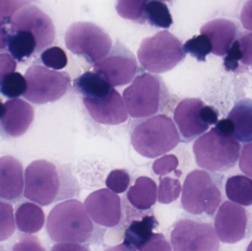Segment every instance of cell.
I'll return each mask as SVG.
<instances>
[{"label":"cell","instance_id":"6da1fadb","mask_svg":"<svg viewBox=\"0 0 252 251\" xmlns=\"http://www.w3.org/2000/svg\"><path fill=\"white\" fill-rule=\"evenodd\" d=\"M79 188L69 169L46 160L32 162L25 173L24 196L41 206L78 195Z\"/></svg>","mask_w":252,"mask_h":251},{"label":"cell","instance_id":"7a4b0ae2","mask_svg":"<svg viewBox=\"0 0 252 251\" xmlns=\"http://www.w3.org/2000/svg\"><path fill=\"white\" fill-rule=\"evenodd\" d=\"M94 228L83 203L74 199L56 205L47 218V234L58 243L78 244L90 242Z\"/></svg>","mask_w":252,"mask_h":251},{"label":"cell","instance_id":"3957f363","mask_svg":"<svg viewBox=\"0 0 252 251\" xmlns=\"http://www.w3.org/2000/svg\"><path fill=\"white\" fill-rule=\"evenodd\" d=\"M130 139L139 154L154 159L174 149L181 137L173 119L158 114L139 120L132 129Z\"/></svg>","mask_w":252,"mask_h":251},{"label":"cell","instance_id":"277c9868","mask_svg":"<svg viewBox=\"0 0 252 251\" xmlns=\"http://www.w3.org/2000/svg\"><path fill=\"white\" fill-rule=\"evenodd\" d=\"M241 145L233 135L224 134L217 128L198 137L193 153L198 167L210 172H226L236 165Z\"/></svg>","mask_w":252,"mask_h":251},{"label":"cell","instance_id":"5b68a950","mask_svg":"<svg viewBox=\"0 0 252 251\" xmlns=\"http://www.w3.org/2000/svg\"><path fill=\"white\" fill-rule=\"evenodd\" d=\"M167 95L162 79L149 73L136 77L123 94L127 112L135 119L150 117L161 112Z\"/></svg>","mask_w":252,"mask_h":251},{"label":"cell","instance_id":"8992f818","mask_svg":"<svg viewBox=\"0 0 252 251\" xmlns=\"http://www.w3.org/2000/svg\"><path fill=\"white\" fill-rule=\"evenodd\" d=\"M139 63L148 72H168L185 59L186 53L179 38L167 30L145 38L137 52Z\"/></svg>","mask_w":252,"mask_h":251},{"label":"cell","instance_id":"52a82bcc","mask_svg":"<svg viewBox=\"0 0 252 251\" xmlns=\"http://www.w3.org/2000/svg\"><path fill=\"white\" fill-rule=\"evenodd\" d=\"M221 192L210 173L195 169L185 178L182 189V206L188 213L213 216L221 203Z\"/></svg>","mask_w":252,"mask_h":251},{"label":"cell","instance_id":"ba28073f","mask_svg":"<svg viewBox=\"0 0 252 251\" xmlns=\"http://www.w3.org/2000/svg\"><path fill=\"white\" fill-rule=\"evenodd\" d=\"M66 47L69 51L83 56L89 63H95L110 52V36L95 24L79 22L72 24L65 35Z\"/></svg>","mask_w":252,"mask_h":251},{"label":"cell","instance_id":"9c48e42d","mask_svg":"<svg viewBox=\"0 0 252 251\" xmlns=\"http://www.w3.org/2000/svg\"><path fill=\"white\" fill-rule=\"evenodd\" d=\"M27 89L24 97L35 104H44L59 100L66 94L71 85L66 72L52 70L45 66L33 65L25 75Z\"/></svg>","mask_w":252,"mask_h":251},{"label":"cell","instance_id":"30bf717a","mask_svg":"<svg viewBox=\"0 0 252 251\" xmlns=\"http://www.w3.org/2000/svg\"><path fill=\"white\" fill-rule=\"evenodd\" d=\"M170 241L175 251H216L220 249L217 234L212 225L193 220L178 221Z\"/></svg>","mask_w":252,"mask_h":251},{"label":"cell","instance_id":"8fae6325","mask_svg":"<svg viewBox=\"0 0 252 251\" xmlns=\"http://www.w3.org/2000/svg\"><path fill=\"white\" fill-rule=\"evenodd\" d=\"M94 71L103 75L112 86H121L134 78L137 61L133 53L118 41L103 58L94 63Z\"/></svg>","mask_w":252,"mask_h":251},{"label":"cell","instance_id":"7c38bea8","mask_svg":"<svg viewBox=\"0 0 252 251\" xmlns=\"http://www.w3.org/2000/svg\"><path fill=\"white\" fill-rule=\"evenodd\" d=\"M10 32L28 30L33 33L37 42V53L53 44L56 31L48 15L35 5L19 9L10 19Z\"/></svg>","mask_w":252,"mask_h":251},{"label":"cell","instance_id":"4fadbf2b","mask_svg":"<svg viewBox=\"0 0 252 251\" xmlns=\"http://www.w3.org/2000/svg\"><path fill=\"white\" fill-rule=\"evenodd\" d=\"M84 204L91 219L101 226L113 228L121 222V197L109 189L93 192L87 197Z\"/></svg>","mask_w":252,"mask_h":251},{"label":"cell","instance_id":"5bb4252c","mask_svg":"<svg viewBox=\"0 0 252 251\" xmlns=\"http://www.w3.org/2000/svg\"><path fill=\"white\" fill-rule=\"evenodd\" d=\"M247 211L234 202L225 201L219 208L215 219V229L219 240L224 243H238L245 237Z\"/></svg>","mask_w":252,"mask_h":251},{"label":"cell","instance_id":"9a60e30c","mask_svg":"<svg viewBox=\"0 0 252 251\" xmlns=\"http://www.w3.org/2000/svg\"><path fill=\"white\" fill-rule=\"evenodd\" d=\"M83 102L92 118L98 123L120 125L124 123L128 118L124 98L115 88L103 97H84Z\"/></svg>","mask_w":252,"mask_h":251},{"label":"cell","instance_id":"2e32d148","mask_svg":"<svg viewBox=\"0 0 252 251\" xmlns=\"http://www.w3.org/2000/svg\"><path fill=\"white\" fill-rule=\"evenodd\" d=\"M204 105L200 99L187 98L182 100L175 109L173 117L184 142L195 139L210 128L202 117L201 109Z\"/></svg>","mask_w":252,"mask_h":251},{"label":"cell","instance_id":"e0dca14e","mask_svg":"<svg viewBox=\"0 0 252 251\" xmlns=\"http://www.w3.org/2000/svg\"><path fill=\"white\" fill-rule=\"evenodd\" d=\"M5 109L0 119V133L10 137L25 134L34 119V110L25 100L13 98L4 103Z\"/></svg>","mask_w":252,"mask_h":251},{"label":"cell","instance_id":"ac0fdd59","mask_svg":"<svg viewBox=\"0 0 252 251\" xmlns=\"http://www.w3.org/2000/svg\"><path fill=\"white\" fill-rule=\"evenodd\" d=\"M24 182L22 164L12 156L0 158V200H19L23 193Z\"/></svg>","mask_w":252,"mask_h":251},{"label":"cell","instance_id":"d6986e66","mask_svg":"<svg viewBox=\"0 0 252 251\" xmlns=\"http://www.w3.org/2000/svg\"><path fill=\"white\" fill-rule=\"evenodd\" d=\"M158 223L154 215H145L141 220L133 221L126 230L124 250L147 251L158 234L154 230Z\"/></svg>","mask_w":252,"mask_h":251},{"label":"cell","instance_id":"ffe728a7","mask_svg":"<svg viewBox=\"0 0 252 251\" xmlns=\"http://www.w3.org/2000/svg\"><path fill=\"white\" fill-rule=\"evenodd\" d=\"M201 34L207 35L212 44V53L218 56L226 55L237 35V27L232 21L218 19L206 23Z\"/></svg>","mask_w":252,"mask_h":251},{"label":"cell","instance_id":"44dd1931","mask_svg":"<svg viewBox=\"0 0 252 251\" xmlns=\"http://www.w3.org/2000/svg\"><path fill=\"white\" fill-rule=\"evenodd\" d=\"M228 118L234 125L233 136L243 143L252 141V100L244 99L235 103Z\"/></svg>","mask_w":252,"mask_h":251},{"label":"cell","instance_id":"7402d4cb","mask_svg":"<svg viewBox=\"0 0 252 251\" xmlns=\"http://www.w3.org/2000/svg\"><path fill=\"white\" fill-rule=\"evenodd\" d=\"M157 186L152 178L139 177L134 185L129 189L127 198L129 203L139 210L151 209L157 200Z\"/></svg>","mask_w":252,"mask_h":251},{"label":"cell","instance_id":"603a6c76","mask_svg":"<svg viewBox=\"0 0 252 251\" xmlns=\"http://www.w3.org/2000/svg\"><path fill=\"white\" fill-rule=\"evenodd\" d=\"M15 219L16 226L21 232L35 234L44 226L45 215L40 206L26 202L16 209Z\"/></svg>","mask_w":252,"mask_h":251},{"label":"cell","instance_id":"cb8c5ba5","mask_svg":"<svg viewBox=\"0 0 252 251\" xmlns=\"http://www.w3.org/2000/svg\"><path fill=\"white\" fill-rule=\"evenodd\" d=\"M75 86L84 97L90 98L103 97L114 88L103 75L94 71L85 72L78 77L75 80Z\"/></svg>","mask_w":252,"mask_h":251},{"label":"cell","instance_id":"d4e9b609","mask_svg":"<svg viewBox=\"0 0 252 251\" xmlns=\"http://www.w3.org/2000/svg\"><path fill=\"white\" fill-rule=\"evenodd\" d=\"M7 48L17 61L22 62L37 53V42L33 33L28 30L9 32Z\"/></svg>","mask_w":252,"mask_h":251},{"label":"cell","instance_id":"484cf974","mask_svg":"<svg viewBox=\"0 0 252 251\" xmlns=\"http://www.w3.org/2000/svg\"><path fill=\"white\" fill-rule=\"evenodd\" d=\"M226 197L241 206L252 205V179L238 175L228 178L226 183Z\"/></svg>","mask_w":252,"mask_h":251},{"label":"cell","instance_id":"4316f807","mask_svg":"<svg viewBox=\"0 0 252 251\" xmlns=\"http://www.w3.org/2000/svg\"><path fill=\"white\" fill-rule=\"evenodd\" d=\"M144 20L156 28L168 29L173 18L167 4L158 0H150L144 11Z\"/></svg>","mask_w":252,"mask_h":251},{"label":"cell","instance_id":"83f0119b","mask_svg":"<svg viewBox=\"0 0 252 251\" xmlns=\"http://www.w3.org/2000/svg\"><path fill=\"white\" fill-rule=\"evenodd\" d=\"M150 0H118L116 10L119 16L127 20L143 24L144 11Z\"/></svg>","mask_w":252,"mask_h":251},{"label":"cell","instance_id":"f1b7e54d","mask_svg":"<svg viewBox=\"0 0 252 251\" xmlns=\"http://www.w3.org/2000/svg\"><path fill=\"white\" fill-rule=\"evenodd\" d=\"M27 81L19 72H12L0 80V93L8 98H18L25 94Z\"/></svg>","mask_w":252,"mask_h":251},{"label":"cell","instance_id":"f546056e","mask_svg":"<svg viewBox=\"0 0 252 251\" xmlns=\"http://www.w3.org/2000/svg\"><path fill=\"white\" fill-rule=\"evenodd\" d=\"M185 53H189L198 61L204 62L206 57L212 53V44L207 35L201 34L188 40L183 46Z\"/></svg>","mask_w":252,"mask_h":251},{"label":"cell","instance_id":"4dcf8cb0","mask_svg":"<svg viewBox=\"0 0 252 251\" xmlns=\"http://www.w3.org/2000/svg\"><path fill=\"white\" fill-rule=\"evenodd\" d=\"M182 193V185L179 179L165 177L160 178L157 198L162 204H170L177 200Z\"/></svg>","mask_w":252,"mask_h":251},{"label":"cell","instance_id":"1f68e13d","mask_svg":"<svg viewBox=\"0 0 252 251\" xmlns=\"http://www.w3.org/2000/svg\"><path fill=\"white\" fill-rule=\"evenodd\" d=\"M16 231L13 206L0 200V242L8 240Z\"/></svg>","mask_w":252,"mask_h":251},{"label":"cell","instance_id":"d6a6232c","mask_svg":"<svg viewBox=\"0 0 252 251\" xmlns=\"http://www.w3.org/2000/svg\"><path fill=\"white\" fill-rule=\"evenodd\" d=\"M41 59L47 67L61 70L66 67L68 63L66 53L59 47H52L41 53Z\"/></svg>","mask_w":252,"mask_h":251},{"label":"cell","instance_id":"836d02e7","mask_svg":"<svg viewBox=\"0 0 252 251\" xmlns=\"http://www.w3.org/2000/svg\"><path fill=\"white\" fill-rule=\"evenodd\" d=\"M130 177L125 169L112 170L107 176L106 185L109 190L116 194L125 193L130 185Z\"/></svg>","mask_w":252,"mask_h":251},{"label":"cell","instance_id":"e575fe53","mask_svg":"<svg viewBox=\"0 0 252 251\" xmlns=\"http://www.w3.org/2000/svg\"><path fill=\"white\" fill-rule=\"evenodd\" d=\"M179 164V159L175 155H165L154 162L153 171L157 175L163 176L176 170Z\"/></svg>","mask_w":252,"mask_h":251},{"label":"cell","instance_id":"d590c367","mask_svg":"<svg viewBox=\"0 0 252 251\" xmlns=\"http://www.w3.org/2000/svg\"><path fill=\"white\" fill-rule=\"evenodd\" d=\"M35 0H0V16L10 19L19 9L28 5Z\"/></svg>","mask_w":252,"mask_h":251},{"label":"cell","instance_id":"8d00e7d4","mask_svg":"<svg viewBox=\"0 0 252 251\" xmlns=\"http://www.w3.org/2000/svg\"><path fill=\"white\" fill-rule=\"evenodd\" d=\"M240 61L241 62V52L238 40H236L234 41L232 47L226 53V56L223 60V66L226 71L235 72L239 66Z\"/></svg>","mask_w":252,"mask_h":251},{"label":"cell","instance_id":"74e56055","mask_svg":"<svg viewBox=\"0 0 252 251\" xmlns=\"http://www.w3.org/2000/svg\"><path fill=\"white\" fill-rule=\"evenodd\" d=\"M238 40L241 52V62L246 66H252V32L244 34Z\"/></svg>","mask_w":252,"mask_h":251},{"label":"cell","instance_id":"f35d334b","mask_svg":"<svg viewBox=\"0 0 252 251\" xmlns=\"http://www.w3.org/2000/svg\"><path fill=\"white\" fill-rule=\"evenodd\" d=\"M240 169L252 178V141L243 147L239 159Z\"/></svg>","mask_w":252,"mask_h":251},{"label":"cell","instance_id":"ab89813d","mask_svg":"<svg viewBox=\"0 0 252 251\" xmlns=\"http://www.w3.org/2000/svg\"><path fill=\"white\" fill-rule=\"evenodd\" d=\"M16 69V59L7 53L0 54V80Z\"/></svg>","mask_w":252,"mask_h":251},{"label":"cell","instance_id":"60d3db41","mask_svg":"<svg viewBox=\"0 0 252 251\" xmlns=\"http://www.w3.org/2000/svg\"><path fill=\"white\" fill-rule=\"evenodd\" d=\"M243 26L248 30H252V0L246 1L241 14Z\"/></svg>","mask_w":252,"mask_h":251},{"label":"cell","instance_id":"b9f144b4","mask_svg":"<svg viewBox=\"0 0 252 251\" xmlns=\"http://www.w3.org/2000/svg\"><path fill=\"white\" fill-rule=\"evenodd\" d=\"M216 127L219 131L223 134L233 135L234 125L229 118L219 121L216 123Z\"/></svg>","mask_w":252,"mask_h":251},{"label":"cell","instance_id":"7bdbcfd3","mask_svg":"<svg viewBox=\"0 0 252 251\" xmlns=\"http://www.w3.org/2000/svg\"><path fill=\"white\" fill-rule=\"evenodd\" d=\"M9 32L6 28L5 19L0 16V50H4L7 47Z\"/></svg>","mask_w":252,"mask_h":251},{"label":"cell","instance_id":"ee69618b","mask_svg":"<svg viewBox=\"0 0 252 251\" xmlns=\"http://www.w3.org/2000/svg\"><path fill=\"white\" fill-rule=\"evenodd\" d=\"M4 109H5L4 103H3L2 100L0 99V119L2 117L3 113H4Z\"/></svg>","mask_w":252,"mask_h":251},{"label":"cell","instance_id":"f6af8a7d","mask_svg":"<svg viewBox=\"0 0 252 251\" xmlns=\"http://www.w3.org/2000/svg\"><path fill=\"white\" fill-rule=\"evenodd\" d=\"M247 251H252V241L251 243H250V246H249L248 249H247Z\"/></svg>","mask_w":252,"mask_h":251},{"label":"cell","instance_id":"bcb514c9","mask_svg":"<svg viewBox=\"0 0 252 251\" xmlns=\"http://www.w3.org/2000/svg\"><path fill=\"white\" fill-rule=\"evenodd\" d=\"M160 1H171V0H160Z\"/></svg>","mask_w":252,"mask_h":251}]
</instances>
